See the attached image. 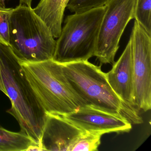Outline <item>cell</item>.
<instances>
[{"label":"cell","mask_w":151,"mask_h":151,"mask_svg":"<svg viewBox=\"0 0 151 151\" xmlns=\"http://www.w3.org/2000/svg\"><path fill=\"white\" fill-rule=\"evenodd\" d=\"M0 73L12 106L7 112L19 123L21 131L39 146L46 113L31 87L21 63L9 46L0 44Z\"/></svg>","instance_id":"1"},{"label":"cell","mask_w":151,"mask_h":151,"mask_svg":"<svg viewBox=\"0 0 151 151\" xmlns=\"http://www.w3.org/2000/svg\"><path fill=\"white\" fill-rule=\"evenodd\" d=\"M26 78L46 114L63 116L88 106L72 89L62 63L53 59L21 63Z\"/></svg>","instance_id":"2"},{"label":"cell","mask_w":151,"mask_h":151,"mask_svg":"<svg viewBox=\"0 0 151 151\" xmlns=\"http://www.w3.org/2000/svg\"><path fill=\"white\" fill-rule=\"evenodd\" d=\"M62 65L70 86L87 106L122 115L131 123L143 122L137 110L126 106L114 91L101 66L88 60L62 63Z\"/></svg>","instance_id":"3"},{"label":"cell","mask_w":151,"mask_h":151,"mask_svg":"<svg viewBox=\"0 0 151 151\" xmlns=\"http://www.w3.org/2000/svg\"><path fill=\"white\" fill-rule=\"evenodd\" d=\"M9 47L21 63L53 59L56 41L44 21L31 7L19 5L9 19Z\"/></svg>","instance_id":"4"},{"label":"cell","mask_w":151,"mask_h":151,"mask_svg":"<svg viewBox=\"0 0 151 151\" xmlns=\"http://www.w3.org/2000/svg\"><path fill=\"white\" fill-rule=\"evenodd\" d=\"M106 6L68 16L56 41L53 60L61 63L88 60L94 56Z\"/></svg>","instance_id":"5"},{"label":"cell","mask_w":151,"mask_h":151,"mask_svg":"<svg viewBox=\"0 0 151 151\" xmlns=\"http://www.w3.org/2000/svg\"><path fill=\"white\" fill-rule=\"evenodd\" d=\"M137 0H109L101 24L94 56L101 64H114L122 35L134 19Z\"/></svg>","instance_id":"6"},{"label":"cell","mask_w":151,"mask_h":151,"mask_svg":"<svg viewBox=\"0 0 151 151\" xmlns=\"http://www.w3.org/2000/svg\"><path fill=\"white\" fill-rule=\"evenodd\" d=\"M151 35L135 21L130 37L132 43L136 107L151 108Z\"/></svg>","instance_id":"7"},{"label":"cell","mask_w":151,"mask_h":151,"mask_svg":"<svg viewBox=\"0 0 151 151\" xmlns=\"http://www.w3.org/2000/svg\"><path fill=\"white\" fill-rule=\"evenodd\" d=\"M68 122L83 130L103 135L106 133L129 132L131 123L121 114H111L86 106L62 116Z\"/></svg>","instance_id":"8"},{"label":"cell","mask_w":151,"mask_h":151,"mask_svg":"<svg viewBox=\"0 0 151 151\" xmlns=\"http://www.w3.org/2000/svg\"><path fill=\"white\" fill-rule=\"evenodd\" d=\"M85 132L62 116L46 114L39 147L42 151H71Z\"/></svg>","instance_id":"9"},{"label":"cell","mask_w":151,"mask_h":151,"mask_svg":"<svg viewBox=\"0 0 151 151\" xmlns=\"http://www.w3.org/2000/svg\"><path fill=\"white\" fill-rule=\"evenodd\" d=\"M109 83L114 91L126 106L137 110L134 93V72L132 43L129 42L112 69L106 73Z\"/></svg>","instance_id":"10"},{"label":"cell","mask_w":151,"mask_h":151,"mask_svg":"<svg viewBox=\"0 0 151 151\" xmlns=\"http://www.w3.org/2000/svg\"><path fill=\"white\" fill-rule=\"evenodd\" d=\"M69 0H40L33 9L46 24L54 38H58L61 32L65 9Z\"/></svg>","instance_id":"11"},{"label":"cell","mask_w":151,"mask_h":151,"mask_svg":"<svg viewBox=\"0 0 151 151\" xmlns=\"http://www.w3.org/2000/svg\"><path fill=\"white\" fill-rule=\"evenodd\" d=\"M32 146H39L27 134L10 131L0 126V151H27Z\"/></svg>","instance_id":"12"},{"label":"cell","mask_w":151,"mask_h":151,"mask_svg":"<svg viewBox=\"0 0 151 151\" xmlns=\"http://www.w3.org/2000/svg\"><path fill=\"white\" fill-rule=\"evenodd\" d=\"M134 19L151 35V0H137Z\"/></svg>","instance_id":"13"},{"label":"cell","mask_w":151,"mask_h":151,"mask_svg":"<svg viewBox=\"0 0 151 151\" xmlns=\"http://www.w3.org/2000/svg\"><path fill=\"white\" fill-rule=\"evenodd\" d=\"M101 136L96 132H85L76 142L71 151H98Z\"/></svg>","instance_id":"14"},{"label":"cell","mask_w":151,"mask_h":151,"mask_svg":"<svg viewBox=\"0 0 151 151\" xmlns=\"http://www.w3.org/2000/svg\"><path fill=\"white\" fill-rule=\"evenodd\" d=\"M109 0H69L67 9L71 13H81L92 9L104 6Z\"/></svg>","instance_id":"15"},{"label":"cell","mask_w":151,"mask_h":151,"mask_svg":"<svg viewBox=\"0 0 151 151\" xmlns=\"http://www.w3.org/2000/svg\"><path fill=\"white\" fill-rule=\"evenodd\" d=\"M13 9L0 6V44L9 45V19Z\"/></svg>","instance_id":"16"},{"label":"cell","mask_w":151,"mask_h":151,"mask_svg":"<svg viewBox=\"0 0 151 151\" xmlns=\"http://www.w3.org/2000/svg\"><path fill=\"white\" fill-rule=\"evenodd\" d=\"M32 0H20L19 5H24L27 6L31 7Z\"/></svg>","instance_id":"17"},{"label":"cell","mask_w":151,"mask_h":151,"mask_svg":"<svg viewBox=\"0 0 151 151\" xmlns=\"http://www.w3.org/2000/svg\"><path fill=\"white\" fill-rule=\"evenodd\" d=\"M0 91H1L2 92H3L5 93V90H4V86H3L2 80H1V73H0Z\"/></svg>","instance_id":"18"},{"label":"cell","mask_w":151,"mask_h":151,"mask_svg":"<svg viewBox=\"0 0 151 151\" xmlns=\"http://www.w3.org/2000/svg\"><path fill=\"white\" fill-rule=\"evenodd\" d=\"M5 0H0V3L1 4V5H2V6H4V4H5Z\"/></svg>","instance_id":"19"},{"label":"cell","mask_w":151,"mask_h":151,"mask_svg":"<svg viewBox=\"0 0 151 151\" xmlns=\"http://www.w3.org/2000/svg\"><path fill=\"white\" fill-rule=\"evenodd\" d=\"M2 6V5H1V3H0V6Z\"/></svg>","instance_id":"20"}]
</instances>
